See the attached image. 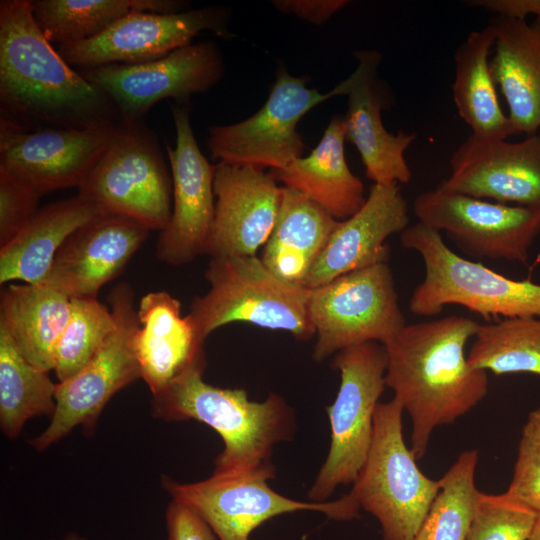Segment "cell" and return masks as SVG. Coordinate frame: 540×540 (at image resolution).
<instances>
[{
    "instance_id": "6da1fadb",
    "label": "cell",
    "mask_w": 540,
    "mask_h": 540,
    "mask_svg": "<svg viewBox=\"0 0 540 540\" xmlns=\"http://www.w3.org/2000/svg\"><path fill=\"white\" fill-rule=\"evenodd\" d=\"M0 112L1 122L27 131L122 123L109 96L43 35L31 0L0 1Z\"/></svg>"
},
{
    "instance_id": "7a4b0ae2",
    "label": "cell",
    "mask_w": 540,
    "mask_h": 540,
    "mask_svg": "<svg viewBox=\"0 0 540 540\" xmlns=\"http://www.w3.org/2000/svg\"><path fill=\"white\" fill-rule=\"evenodd\" d=\"M479 323L450 315L406 324L384 344L386 386L412 421L411 450L421 459L433 431L454 423L487 395V372L472 368L466 345Z\"/></svg>"
},
{
    "instance_id": "3957f363",
    "label": "cell",
    "mask_w": 540,
    "mask_h": 540,
    "mask_svg": "<svg viewBox=\"0 0 540 540\" xmlns=\"http://www.w3.org/2000/svg\"><path fill=\"white\" fill-rule=\"evenodd\" d=\"M205 364L187 371L153 396L152 415L166 421L193 419L216 431L224 443L213 472H232L272 463L273 447L292 439L295 415L286 401L270 393L262 402L243 389L219 388L203 380Z\"/></svg>"
},
{
    "instance_id": "277c9868",
    "label": "cell",
    "mask_w": 540,
    "mask_h": 540,
    "mask_svg": "<svg viewBox=\"0 0 540 540\" xmlns=\"http://www.w3.org/2000/svg\"><path fill=\"white\" fill-rule=\"evenodd\" d=\"M404 248L417 252L425 266L423 281L413 290V314L433 317L456 304L490 322L491 317L540 318V284L514 280L452 251L440 232L417 222L401 234Z\"/></svg>"
},
{
    "instance_id": "5b68a950",
    "label": "cell",
    "mask_w": 540,
    "mask_h": 540,
    "mask_svg": "<svg viewBox=\"0 0 540 540\" xmlns=\"http://www.w3.org/2000/svg\"><path fill=\"white\" fill-rule=\"evenodd\" d=\"M403 411L394 397L377 404L371 447L348 493L378 520L383 540H414L440 490L404 441Z\"/></svg>"
},
{
    "instance_id": "8992f818",
    "label": "cell",
    "mask_w": 540,
    "mask_h": 540,
    "mask_svg": "<svg viewBox=\"0 0 540 540\" xmlns=\"http://www.w3.org/2000/svg\"><path fill=\"white\" fill-rule=\"evenodd\" d=\"M205 277L210 289L193 301L190 312L204 340L232 322L287 331L300 340L315 334L310 289L278 278L256 255L212 258Z\"/></svg>"
},
{
    "instance_id": "52a82bcc",
    "label": "cell",
    "mask_w": 540,
    "mask_h": 540,
    "mask_svg": "<svg viewBox=\"0 0 540 540\" xmlns=\"http://www.w3.org/2000/svg\"><path fill=\"white\" fill-rule=\"evenodd\" d=\"M275 476L272 463L247 470L213 472L204 480L179 483L164 476L163 489L198 514L218 540H250L266 521L296 511H317L338 521L358 516L359 507L348 494L334 501H298L274 491L268 481Z\"/></svg>"
},
{
    "instance_id": "ba28073f",
    "label": "cell",
    "mask_w": 540,
    "mask_h": 540,
    "mask_svg": "<svg viewBox=\"0 0 540 540\" xmlns=\"http://www.w3.org/2000/svg\"><path fill=\"white\" fill-rule=\"evenodd\" d=\"M331 367L340 372L335 401L327 407L331 442L308 497L326 502L339 485L352 484L362 469L373 438L374 414L386 387L383 344L366 342L337 352Z\"/></svg>"
},
{
    "instance_id": "9c48e42d",
    "label": "cell",
    "mask_w": 540,
    "mask_h": 540,
    "mask_svg": "<svg viewBox=\"0 0 540 540\" xmlns=\"http://www.w3.org/2000/svg\"><path fill=\"white\" fill-rule=\"evenodd\" d=\"M172 192L157 135L142 120L119 125L79 187L104 211L160 231L171 218Z\"/></svg>"
},
{
    "instance_id": "30bf717a",
    "label": "cell",
    "mask_w": 540,
    "mask_h": 540,
    "mask_svg": "<svg viewBox=\"0 0 540 540\" xmlns=\"http://www.w3.org/2000/svg\"><path fill=\"white\" fill-rule=\"evenodd\" d=\"M308 311L317 336L313 350L317 362L366 342L384 345L406 325L387 262L310 289Z\"/></svg>"
},
{
    "instance_id": "8fae6325",
    "label": "cell",
    "mask_w": 540,
    "mask_h": 540,
    "mask_svg": "<svg viewBox=\"0 0 540 540\" xmlns=\"http://www.w3.org/2000/svg\"><path fill=\"white\" fill-rule=\"evenodd\" d=\"M108 301L116 326L86 366L56 384V407L50 423L30 441L36 451L47 450L76 427L92 434L110 399L141 378L133 348V336L139 326L133 289L120 283L111 290Z\"/></svg>"
},
{
    "instance_id": "7c38bea8",
    "label": "cell",
    "mask_w": 540,
    "mask_h": 540,
    "mask_svg": "<svg viewBox=\"0 0 540 540\" xmlns=\"http://www.w3.org/2000/svg\"><path fill=\"white\" fill-rule=\"evenodd\" d=\"M307 75H291L278 67L264 105L247 119L208 128L207 146L213 159L238 166L282 169L302 157L305 143L297 131L302 117L331 97L344 95V85L321 93L307 87Z\"/></svg>"
},
{
    "instance_id": "4fadbf2b",
    "label": "cell",
    "mask_w": 540,
    "mask_h": 540,
    "mask_svg": "<svg viewBox=\"0 0 540 540\" xmlns=\"http://www.w3.org/2000/svg\"><path fill=\"white\" fill-rule=\"evenodd\" d=\"M418 222L445 232L462 250L477 258L525 264L540 234V211L488 201L439 187L413 201Z\"/></svg>"
},
{
    "instance_id": "5bb4252c",
    "label": "cell",
    "mask_w": 540,
    "mask_h": 540,
    "mask_svg": "<svg viewBox=\"0 0 540 540\" xmlns=\"http://www.w3.org/2000/svg\"><path fill=\"white\" fill-rule=\"evenodd\" d=\"M79 73L109 96L123 123H134L161 100L182 103L210 90L223 78L225 62L217 43L209 40L150 62L103 65Z\"/></svg>"
},
{
    "instance_id": "9a60e30c",
    "label": "cell",
    "mask_w": 540,
    "mask_h": 540,
    "mask_svg": "<svg viewBox=\"0 0 540 540\" xmlns=\"http://www.w3.org/2000/svg\"><path fill=\"white\" fill-rule=\"evenodd\" d=\"M230 10L207 6L178 13L133 12L102 33L80 42L58 46L63 59L82 69L110 64H141L160 59L192 44L195 36L210 31L235 37L228 28Z\"/></svg>"
},
{
    "instance_id": "2e32d148",
    "label": "cell",
    "mask_w": 540,
    "mask_h": 540,
    "mask_svg": "<svg viewBox=\"0 0 540 540\" xmlns=\"http://www.w3.org/2000/svg\"><path fill=\"white\" fill-rule=\"evenodd\" d=\"M171 112L176 146L167 144L166 152L172 172V212L159 235L156 255L170 265H182L206 253L215 215V166L197 144L189 109L171 104Z\"/></svg>"
},
{
    "instance_id": "e0dca14e",
    "label": "cell",
    "mask_w": 540,
    "mask_h": 540,
    "mask_svg": "<svg viewBox=\"0 0 540 540\" xmlns=\"http://www.w3.org/2000/svg\"><path fill=\"white\" fill-rule=\"evenodd\" d=\"M118 127L27 131L0 121V170L41 196L79 188Z\"/></svg>"
},
{
    "instance_id": "ac0fdd59",
    "label": "cell",
    "mask_w": 540,
    "mask_h": 540,
    "mask_svg": "<svg viewBox=\"0 0 540 540\" xmlns=\"http://www.w3.org/2000/svg\"><path fill=\"white\" fill-rule=\"evenodd\" d=\"M449 164L439 188L540 211V130L519 142L470 135Z\"/></svg>"
},
{
    "instance_id": "d6986e66",
    "label": "cell",
    "mask_w": 540,
    "mask_h": 540,
    "mask_svg": "<svg viewBox=\"0 0 540 540\" xmlns=\"http://www.w3.org/2000/svg\"><path fill=\"white\" fill-rule=\"evenodd\" d=\"M213 190L215 215L205 254L255 256L276 223L282 187L265 169L219 162Z\"/></svg>"
},
{
    "instance_id": "ffe728a7",
    "label": "cell",
    "mask_w": 540,
    "mask_h": 540,
    "mask_svg": "<svg viewBox=\"0 0 540 540\" xmlns=\"http://www.w3.org/2000/svg\"><path fill=\"white\" fill-rule=\"evenodd\" d=\"M149 231L133 219L102 212L69 236L42 284L70 298H96L123 271Z\"/></svg>"
},
{
    "instance_id": "44dd1931",
    "label": "cell",
    "mask_w": 540,
    "mask_h": 540,
    "mask_svg": "<svg viewBox=\"0 0 540 540\" xmlns=\"http://www.w3.org/2000/svg\"><path fill=\"white\" fill-rule=\"evenodd\" d=\"M354 56L358 65L342 81L344 95L348 97L347 113L343 116L346 140L356 147L366 177L374 184H406L412 173L405 152L417 135L403 130L392 134L384 127L381 112L388 99L377 74L381 54L362 50L354 52Z\"/></svg>"
},
{
    "instance_id": "7402d4cb",
    "label": "cell",
    "mask_w": 540,
    "mask_h": 540,
    "mask_svg": "<svg viewBox=\"0 0 540 540\" xmlns=\"http://www.w3.org/2000/svg\"><path fill=\"white\" fill-rule=\"evenodd\" d=\"M408 224V205L399 185L373 184L360 210L339 221L304 286L314 289L354 270L388 262L386 239L401 234Z\"/></svg>"
},
{
    "instance_id": "603a6c76",
    "label": "cell",
    "mask_w": 540,
    "mask_h": 540,
    "mask_svg": "<svg viewBox=\"0 0 540 540\" xmlns=\"http://www.w3.org/2000/svg\"><path fill=\"white\" fill-rule=\"evenodd\" d=\"M137 316L139 326L133 336V348L141 379L153 396L165 391L194 366L205 364V340L191 314L182 316L180 301L168 292L144 295Z\"/></svg>"
},
{
    "instance_id": "cb8c5ba5",
    "label": "cell",
    "mask_w": 540,
    "mask_h": 540,
    "mask_svg": "<svg viewBox=\"0 0 540 540\" xmlns=\"http://www.w3.org/2000/svg\"><path fill=\"white\" fill-rule=\"evenodd\" d=\"M490 67L515 134L540 130V19L528 23L494 16Z\"/></svg>"
},
{
    "instance_id": "d4e9b609",
    "label": "cell",
    "mask_w": 540,
    "mask_h": 540,
    "mask_svg": "<svg viewBox=\"0 0 540 540\" xmlns=\"http://www.w3.org/2000/svg\"><path fill=\"white\" fill-rule=\"evenodd\" d=\"M344 117L333 116L318 145L282 169L269 170L277 182L295 189L338 221L354 215L364 205V186L345 158Z\"/></svg>"
},
{
    "instance_id": "484cf974",
    "label": "cell",
    "mask_w": 540,
    "mask_h": 540,
    "mask_svg": "<svg viewBox=\"0 0 540 540\" xmlns=\"http://www.w3.org/2000/svg\"><path fill=\"white\" fill-rule=\"evenodd\" d=\"M102 212L106 211L80 193L40 209L20 233L0 247V283L42 284L69 236Z\"/></svg>"
},
{
    "instance_id": "4316f807",
    "label": "cell",
    "mask_w": 540,
    "mask_h": 540,
    "mask_svg": "<svg viewBox=\"0 0 540 540\" xmlns=\"http://www.w3.org/2000/svg\"><path fill=\"white\" fill-rule=\"evenodd\" d=\"M338 224L306 195L283 186L276 223L260 259L278 278L305 287L310 270Z\"/></svg>"
},
{
    "instance_id": "83f0119b",
    "label": "cell",
    "mask_w": 540,
    "mask_h": 540,
    "mask_svg": "<svg viewBox=\"0 0 540 540\" xmlns=\"http://www.w3.org/2000/svg\"><path fill=\"white\" fill-rule=\"evenodd\" d=\"M71 312V298L46 284L9 285L1 292L0 326L34 366L50 372Z\"/></svg>"
},
{
    "instance_id": "f1b7e54d",
    "label": "cell",
    "mask_w": 540,
    "mask_h": 540,
    "mask_svg": "<svg viewBox=\"0 0 540 540\" xmlns=\"http://www.w3.org/2000/svg\"><path fill=\"white\" fill-rule=\"evenodd\" d=\"M494 43L495 31L488 24L481 30L472 31L457 47L452 95L458 114L471 128L472 136L506 140L516 134L500 105L491 72Z\"/></svg>"
},
{
    "instance_id": "f546056e",
    "label": "cell",
    "mask_w": 540,
    "mask_h": 540,
    "mask_svg": "<svg viewBox=\"0 0 540 540\" xmlns=\"http://www.w3.org/2000/svg\"><path fill=\"white\" fill-rule=\"evenodd\" d=\"M189 6L183 0H31L36 24L58 46L92 38L133 12L178 13Z\"/></svg>"
},
{
    "instance_id": "4dcf8cb0",
    "label": "cell",
    "mask_w": 540,
    "mask_h": 540,
    "mask_svg": "<svg viewBox=\"0 0 540 540\" xmlns=\"http://www.w3.org/2000/svg\"><path fill=\"white\" fill-rule=\"evenodd\" d=\"M56 384L49 372L31 364L0 326V426L10 440L34 417L51 416Z\"/></svg>"
},
{
    "instance_id": "1f68e13d",
    "label": "cell",
    "mask_w": 540,
    "mask_h": 540,
    "mask_svg": "<svg viewBox=\"0 0 540 540\" xmlns=\"http://www.w3.org/2000/svg\"><path fill=\"white\" fill-rule=\"evenodd\" d=\"M467 360L472 368L495 375L540 376V318H504L479 324Z\"/></svg>"
},
{
    "instance_id": "d6a6232c",
    "label": "cell",
    "mask_w": 540,
    "mask_h": 540,
    "mask_svg": "<svg viewBox=\"0 0 540 540\" xmlns=\"http://www.w3.org/2000/svg\"><path fill=\"white\" fill-rule=\"evenodd\" d=\"M478 451L462 452L439 479L436 495L414 540H466L480 496L475 484Z\"/></svg>"
},
{
    "instance_id": "836d02e7",
    "label": "cell",
    "mask_w": 540,
    "mask_h": 540,
    "mask_svg": "<svg viewBox=\"0 0 540 540\" xmlns=\"http://www.w3.org/2000/svg\"><path fill=\"white\" fill-rule=\"evenodd\" d=\"M116 326L111 309L97 298H71V312L58 343L54 372L58 382L78 373Z\"/></svg>"
},
{
    "instance_id": "e575fe53",
    "label": "cell",
    "mask_w": 540,
    "mask_h": 540,
    "mask_svg": "<svg viewBox=\"0 0 540 540\" xmlns=\"http://www.w3.org/2000/svg\"><path fill=\"white\" fill-rule=\"evenodd\" d=\"M539 514L506 492H481L466 540H526Z\"/></svg>"
},
{
    "instance_id": "d590c367",
    "label": "cell",
    "mask_w": 540,
    "mask_h": 540,
    "mask_svg": "<svg viewBox=\"0 0 540 540\" xmlns=\"http://www.w3.org/2000/svg\"><path fill=\"white\" fill-rule=\"evenodd\" d=\"M508 495L540 513V406L522 428Z\"/></svg>"
},
{
    "instance_id": "8d00e7d4",
    "label": "cell",
    "mask_w": 540,
    "mask_h": 540,
    "mask_svg": "<svg viewBox=\"0 0 540 540\" xmlns=\"http://www.w3.org/2000/svg\"><path fill=\"white\" fill-rule=\"evenodd\" d=\"M41 195L0 170V247L10 242L38 213Z\"/></svg>"
},
{
    "instance_id": "74e56055",
    "label": "cell",
    "mask_w": 540,
    "mask_h": 540,
    "mask_svg": "<svg viewBox=\"0 0 540 540\" xmlns=\"http://www.w3.org/2000/svg\"><path fill=\"white\" fill-rule=\"evenodd\" d=\"M168 540H217L210 526L186 505L173 500L165 512Z\"/></svg>"
},
{
    "instance_id": "f35d334b",
    "label": "cell",
    "mask_w": 540,
    "mask_h": 540,
    "mask_svg": "<svg viewBox=\"0 0 540 540\" xmlns=\"http://www.w3.org/2000/svg\"><path fill=\"white\" fill-rule=\"evenodd\" d=\"M348 0H274L272 5L281 13L294 15L314 25H323L348 5Z\"/></svg>"
},
{
    "instance_id": "ab89813d",
    "label": "cell",
    "mask_w": 540,
    "mask_h": 540,
    "mask_svg": "<svg viewBox=\"0 0 540 540\" xmlns=\"http://www.w3.org/2000/svg\"><path fill=\"white\" fill-rule=\"evenodd\" d=\"M464 3L502 18L527 21L528 16H535L540 19V0H468Z\"/></svg>"
},
{
    "instance_id": "60d3db41",
    "label": "cell",
    "mask_w": 540,
    "mask_h": 540,
    "mask_svg": "<svg viewBox=\"0 0 540 540\" xmlns=\"http://www.w3.org/2000/svg\"><path fill=\"white\" fill-rule=\"evenodd\" d=\"M526 540H540V514L531 534Z\"/></svg>"
},
{
    "instance_id": "b9f144b4",
    "label": "cell",
    "mask_w": 540,
    "mask_h": 540,
    "mask_svg": "<svg viewBox=\"0 0 540 540\" xmlns=\"http://www.w3.org/2000/svg\"><path fill=\"white\" fill-rule=\"evenodd\" d=\"M62 540H87L77 533H68Z\"/></svg>"
}]
</instances>
